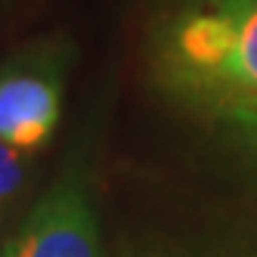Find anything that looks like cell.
Returning a JSON list of instances; mask_svg holds the SVG:
<instances>
[{
    "label": "cell",
    "instance_id": "6da1fadb",
    "mask_svg": "<svg viewBox=\"0 0 257 257\" xmlns=\"http://www.w3.org/2000/svg\"><path fill=\"white\" fill-rule=\"evenodd\" d=\"M152 71L208 121L257 105V0H180L155 28Z\"/></svg>",
    "mask_w": 257,
    "mask_h": 257
},
{
    "label": "cell",
    "instance_id": "7a4b0ae2",
    "mask_svg": "<svg viewBox=\"0 0 257 257\" xmlns=\"http://www.w3.org/2000/svg\"><path fill=\"white\" fill-rule=\"evenodd\" d=\"M4 257H99L96 211L78 171H68L34 205L22 229L7 242Z\"/></svg>",
    "mask_w": 257,
    "mask_h": 257
},
{
    "label": "cell",
    "instance_id": "3957f363",
    "mask_svg": "<svg viewBox=\"0 0 257 257\" xmlns=\"http://www.w3.org/2000/svg\"><path fill=\"white\" fill-rule=\"evenodd\" d=\"M62 115V59L56 53L0 71V143L16 152L47 146Z\"/></svg>",
    "mask_w": 257,
    "mask_h": 257
},
{
    "label": "cell",
    "instance_id": "277c9868",
    "mask_svg": "<svg viewBox=\"0 0 257 257\" xmlns=\"http://www.w3.org/2000/svg\"><path fill=\"white\" fill-rule=\"evenodd\" d=\"M211 124L217 127V137L223 140L232 161L238 164V171L257 189V105L223 112V115L211 118Z\"/></svg>",
    "mask_w": 257,
    "mask_h": 257
},
{
    "label": "cell",
    "instance_id": "5b68a950",
    "mask_svg": "<svg viewBox=\"0 0 257 257\" xmlns=\"http://www.w3.org/2000/svg\"><path fill=\"white\" fill-rule=\"evenodd\" d=\"M22 180H25L22 152H16L13 146L0 143V208L10 205L13 195L22 189Z\"/></svg>",
    "mask_w": 257,
    "mask_h": 257
}]
</instances>
